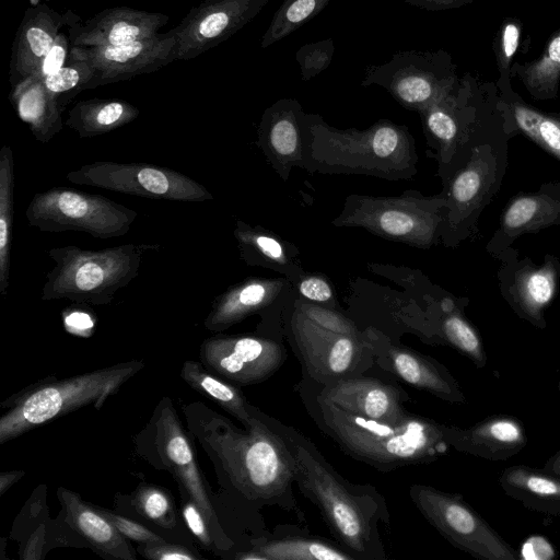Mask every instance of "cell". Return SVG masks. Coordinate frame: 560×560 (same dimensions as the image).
I'll list each match as a JSON object with an SVG mask.
<instances>
[{
  "mask_svg": "<svg viewBox=\"0 0 560 560\" xmlns=\"http://www.w3.org/2000/svg\"><path fill=\"white\" fill-rule=\"evenodd\" d=\"M183 413L223 487L249 501L295 510L292 455L257 407L250 404L252 417L243 429L201 401L183 405Z\"/></svg>",
  "mask_w": 560,
  "mask_h": 560,
  "instance_id": "6da1fadb",
  "label": "cell"
},
{
  "mask_svg": "<svg viewBox=\"0 0 560 560\" xmlns=\"http://www.w3.org/2000/svg\"><path fill=\"white\" fill-rule=\"evenodd\" d=\"M258 412L290 451L294 481L301 492L318 506L346 551L354 559L384 558L377 522L387 523L388 513L382 497L369 486L345 480L304 435L259 409Z\"/></svg>",
  "mask_w": 560,
  "mask_h": 560,
  "instance_id": "7a4b0ae2",
  "label": "cell"
},
{
  "mask_svg": "<svg viewBox=\"0 0 560 560\" xmlns=\"http://www.w3.org/2000/svg\"><path fill=\"white\" fill-rule=\"evenodd\" d=\"M303 167L311 173L361 174L387 180L412 179L418 154L405 125L380 119L369 128L338 129L317 114L303 119Z\"/></svg>",
  "mask_w": 560,
  "mask_h": 560,
  "instance_id": "3957f363",
  "label": "cell"
},
{
  "mask_svg": "<svg viewBox=\"0 0 560 560\" xmlns=\"http://www.w3.org/2000/svg\"><path fill=\"white\" fill-rule=\"evenodd\" d=\"M318 415L326 432L351 457L378 470L429 464L451 447L444 424L409 413L397 422L348 413L317 396Z\"/></svg>",
  "mask_w": 560,
  "mask_h": 560,
  "instance_id": "277c9868",
  "label": "cell"
},
{
  "mask_svg": "<svg viewBox=\"0 0 560 560\" xmlns=\"http://www.w3.org/2000/svg\"><path fill=\"white\" fill-rule=\"evenodd\" d=\"M144 368L132 360L65 378L40 380L1 404L0 444L92 405L100 409L109 396Z\"/></svg>",
  "mask_w": 560,
  "mask_h": 560,
  "instance_id": "5b68a950",
  "label": "cell"
},
{
  "mask_svg": "<svg viewBox=\"0 0 560 560\" xmlns=\"http://www.w3.org/2000/svg\"><path fill=\"white\" fill-rule=\"evenodd\" d=\"M151 244H124L102 249L74 245L48 249L55 267L42 288L43 301L70 300L78 304L106 305L137 276Z\"/></svg>",
  "mask_w": 560,
  "mask_h": 560,
  "instance_id": "8992f818",
  "label": "cell"
},
{
  "mask_svg": "<svg viewBox=\"0 0 560 560\" xmlns=\"http://www.w3.org/2000/svg\"><path fill=\"white\" fill-rule=\"evenodd\" d=\"M136 453L159 470L168 471L180 494L188 495L203 512L215 546L226 548L230 540L219 523L210 490L198 467L192 436L184 429L172 399L161 398L149 421L133 438Z\"/></svg>",
  "mask_w": 560,
  "mask_h": 560,
  "instance_id": "52a82bcc",
  "label": "cell"
},
{
  "mask_svg": "<svg viewBox=\"0 0 560 560\" xmlns=\"http://www.w3.org/2000/svg\"><path fill=\"white\" fill-rule=\"evenodd\" d=\"M447 200L408 190L398 197L350 195L335 226L363 228L383 238L427 249L441 237Z\"/></svg>",
  "mask_w": 560,
  "mask_h": 560,
  "instance_id": "ba28073f",
  "label": "cell"
},
{
  "mask_svg": "<svg viewBox=\"0 0 560 560\" xmlns=\"http://www.w3.org/2000/svg\"><path fill=\"white\" fill-rule=\"evenodd\" d=\"M138 212L104 196L51 187L31 199L25 218L40 232H83L95 238L127 234Z\"/></svg>",
  "mask_w": 560,
  "mask_h": 560,
  "instance_id": "9c48e42d",
  "label": "cell"
},
{
  "mask_svg": "<svg viewBox=\"0 0 560 560\" xmlns=\"http://www.w3.org/2000/svg\"><path fill=\"white\" fill-rule=\"evenodd\" d=\"M410 498L423 517L454 547L481 560H517L515 549L460 494L415 483Z\"/></svg>",
  "mask_w": 560,
  "mask_h": 560,
  "instance_id": "30bf717a",
  "label": "cell"
},
{
  "mask_svg": "<svg viewBox=\"0 0 560 560\" xmlns=\"http://www.w3.org/2000/svg\"><path fill=\"white\" fill-rule=\"evenodd\" d=\"M67 180L149 199L182 202L212 200L205 186L183 173L144 162L97 161L70 171Z\"/></svg>",
  "mask_w": 560,
  "mask_h": 560,
  "instance_id": "8fae6325",
  "label": "cell"
},
{
  "mask_svg": "<svg viewBox=\"0 0 560 560\" xmlns=\"http://www.w3.org/2000/svg\"><path fill=\"white\" fill-rule=\"evenodd\" d=\"M361 84L380 85L402 107L420 113L451 94L454 75L445 52L412 49L366 68Z\"/></svg>",
  "mask_w": 560,
  "mask_h": 560,
  "instance_id": "7c38bea8",
  "label": "cell"
},
{
  "mask_svg": "<svg viewBox=\"0 0 560 560\" xmlns=\"http://www.w3.org/2000/svg\"><path fill=\"white\" fill-rule=\"evenodd\" d=\"M285 355L279 342L254 336L215 335L205 339L199 349L200 362L210 372L240 386L267 380Z\"/></svg>",
  "mask_w": 560,
  "mask_h": 560,
  "instance_id": "4fadbf2b",
  "label": "cell"
},
{
  "mask_svg": "<svg viewBox=\"0 0 560 560\" xmlns=\"http://www.w3.org/2000/svg\"><path fill=\"white\" fill-rule=\"evenodd\" d=\"M176 36L173 31L137 42L100 47L71 46L69 59L89 62L95 70L90 89L130 80L154 72L176 61Z\"/></svg>",
  "mask_w": 560,
  "mask_h": 560,
  "instance_id": "5bb4252c",
  "label": "cell"
},
{
  "mask_svg": "<svg viewBox=\"0 0 560 560\" xmlns=\"http://www.w3.org/2000/svg\"><path fill=\"white\" fill-rule=\"evenodd\" d=\"M269 0H202L173 28L176 61L218 46L253 21Z\"/></svg>",
  "mask_w": 560,
  "mask_h": 560,
  "instance_id": "9a60e30c",
  "label": "cell"
},
{
  "mask_svg": "<svg viewBox=\"0 0 560 560\" xmlns=\"http://www.w3.org/2000/svg\"><path fill=\"white\" fill-rule=\"evenodd\" d=\"M292 330L304 363L314 377L331 378L347 374L357 364L362 342L357 329L322 326L295 308Z\"/></svg>",
  "mask_w": 560,
  "mask_h": 560,
  "instance_id": "2e32d148",
  "label": "cell"
},
{
  "mask_svg": "<svg viewBox=\"0 0 560 560\" xmlns=\"http://www.w3.org/2000/svg\"><path fill=\"white\" fill-rule=\"evenodd\" d=\"M299 101L281 98L267 107L257 129V144L284 180L293 167H303V119Z\"/></svg>",
  "mask_w": 560,
  "mask_h": 560,
  "instance_id": "e0dca14e",
  "label": "cell"
},
{
  "mask_svg": "<svg viewBox=\"0 0 560 560\" xmlns=\"http://www.w3.org/2000/svg\"><path fill=\"white\" fill-rule=\"evenodd\" d=\"M162 13L147 12L128 7L108 8L83 24L69 27L71 46H117L149 38L168 22Z\"/></svg>",
  "mask_w": 560,
  "mask_h": 560,
  "instance_id": "ac0fdd59",
  "label": "cell"
},
{
  "mask_svg": "<svg viewBox=\"0 0 560 560\" xmlns=\"http://www.w3.org/2000/svg\"><path fill=\"white\" fill-rule=\"evenodd\" d=\"M399 388L374 377H340L319 396L339 409L363 418L397 422L409 413L402 408Z\"/></svg>",
  "mask_w": 560,
  "mask_h": 560,
  "instance_id": "d6986e66",
  "label": "cell"
},
{
  "mask_svg": "<svg viewBox=\"0 0 560 560\" xmlns=\"http://www.w3.org/2000/svg\"><path fill=\"white\" fill-rule=\"evenodd\" d=\"M444 435L456 451L493 462L511 458L527 444L524 425L510 415L489 416L467 429L444 424Z\"/></svg>",
  "mask_w": 560,
  "mask_h": 560,
  "instance_id": "ffe728a7",
  "label": "cell"
},
{
  "mask_svg": "<svg viewBox=\"0 0 560 560\" xmlns=\"http://www.w3.org/2000/svg\"><path fill=\"white\" fill-rule=\"evenodd\" d=\"M45 3L25 11L12 46L10 83L12 86L36 73L60 28L69 20Z\"/></svg>",
  "mask_w": 560,
  "mask_h": 560,
  "instance_id": "44dd1931",
  "label": "cell"
},
{
  "mask_svg": "<svg viewBox=\"0 0 560 560\" xmlns=\"http://www.w3.org/2000/svg\"><path fill=\"white\" fill-rule=\"evenodd\" d=\"M288 285L284 278H247L231 285L212 301L206 329L221 332L270 305Z\"/></svg>",
  "mask_w": 560,
  "mask_h": 560,
  "instance_id": "7402d4cb",
  "label": "cell"
},
{
  "mask_svg": "<svg viewBox=\"0 0 560 560\" xmlns=\"http://www.w3.org/2000/svg\"><path fill=\"white\" fill-rule=\"evenodd\" d=\"M66 523L90 547L103 556L120 560H135L136 551L127 538L105 517L95 505L85 502L72 490H57Z\"/></svg>",
  "mask_w": 560,
  "mask_h": 560,
  "instance_id": "603a6c76",
  "label": "cell"
},
{
  "mask_svg": "<svg viewBox=\"0 0 560 560\" xmlns=\"http://www.w3.org/2000/svg\"><path fill=\"white\" fill-rule=\"evenodd\" d=\"M495 164L490 153L476 149L468 164L455 174L445 195L447 205L441 237L456 232L481 202L494 180Z\"/></svg>",
  "mask_w": 560,
  "mask_h": 560,
  "instance_id": "cb8c5ba5",
  "label": "cell"
},
{
  "mask_svg": "<svg viewBox=\"0 0 560 560\" xmlns=\"http://www.w3.org/2000/svg\"><path fill=\"white\" fill-rule=\"evenodd\" d=\"M386 355L395 374L409 385L452 404L466 401L457 381L436 360L395 346L387 348Z\"/></svg>",
  "mask_w": 560,
  "mask_h": 560,
  "instance_id": "d4e9b609",
  "label": "cell"
},
{
  "mask_svg": "<svg viewBox=\"0 0 560 560\" xmlns=\"http://www.w3.org/2000/svg\"><path fill=\"white\" fill-rule=\"evenodd\" d=\"M506 495L520 501L527 510L560 517V477L544 468L526 465L506 467L499 477Z\"/></svg>",
  "mask_w": 560,
  "mask_h": 560,
  "instance_id": "484cf974",
  "label": "cell"
},
{
  "mask_svg": "<svg viewBox=\"0 0 560 560\" xmlns=\"http://www.w3.org/2000/svg\"><path fill=\"white\" fill-rule=\"evenodd\" d=\"M12 88L10 101L21 120L37 141L49 142L63 128L62 109L43 79L34 73Z\"/></svg>",
  "mask_w": 560,
  "mask_h": 560,
  "instance_id": "4316f807",
  "label": "cell"
},
{
  "mask_svg": "<svg viewBox=\"0 0 560 560\" xmlns=\"http://www.w3.org/2000/svg\"><path fill=\"white\" fill-rule=\"evenodd\" d=\"M556 284L557 270L551 261L539 268H523L509 290L510 303L522 318L545 328L544 310L553 298Z\"/></svg>",
  "mask_w": 560,
  "mask_h": 560,
  "instance_id": "83f0119b",
  "label": "cell"
},
{
  "mask_svg": "<svg viewBox=\"0 0 560 560\" xmlns=\"http://www.w3.org/2000/svg\"><path fill=\"white\" fill-rule=\"evenodd\" d=\"M139 114L135 105L124 100L91 98L78 102L69 110L65 125L80 138H92L133 121Z\"/></svg>",
  "mask_w": 560,
  "mask_h": 560,
  "instance_id": "f1b7e54d",
  "label": "cell"
},
{
  "mask_svg": "<svg viewBox=\"0 0 560 560\" xmlns=\"http://www.w3.org/2000/svg\"><path fill=\"white\" fill-rule=\"evenodd\" d=\"M233 234L241 259L247 265L277 270L288 278H292L300 269L284 247V243L269 231L237 220Z\"/></svg>",
  "mask_w": 560,
  "mask_h": 560,
  "instance_id": "f546056e",
  "label": "cell"
},
{
  "mask_svg": "<svg viewBox=\"0 0 560 560\" xmlns=\"http://www.w3.org/2000/svg\"><path fill=\"white\" fill-rule=\"evenodd\" d=\"M428 144L435 151L440 165H447L464 140L457 100L448 94L419 113Z\"/></svg>",
  "mask_w": 560,
  "mask_h": 560,
  "instance_id": "4dcf8cb0",
  "label": "cell"
},
{
  "mask_svg": "<svg viewBox=\"0 0 560 560\" xmlns=\"http://www.w3.org/2000/svg\"><path fill=\"white\" fill-rule=\"evenodd\" d=\"M250 551L236 556L241 560H352L349 552L329 542L305 537H282L252 541Z\"/></svg>",
  "mask_w": 560,
  "mask_h": 560,
  "instance_id": "1f68e13d",
  "label": "cell"
},
{
  "mask_svg": "<svg viewBox=\"0 0 560 560\" xmlns=\"http://www.w3.org/2000/svg\"><path fill=\"white\" fill-rule=\"evenodd\" d=\"M180 376L185 383L202 396L213 400L236 418L243 427L252 417L250 404L234 384L210 372L201 362H184Z\"/></svg>",
  "mask_w": 560,
  "mask_h": 560,
  "instance_id": "d6a6232c",
  "label": "cell"
},
{
  "mask_svg": "<svg viewBox=\"0 0 560 560\" xmlns=\"http://www.w3.org/2000/svg\"><path fill=\"white\" fill-rule=\"evenodd\" d=\"M560 202L546 195H529L515 198L504 212L502 231L509 236L536 231L557 222Z\"/></svg>",
  "mask_w": 560,
  "mask_h": 560,
  "instance_id": "836d02e7",
  "label": "cell"
},
{
  "mask_svg": "<svg viewBox=\"0 0 560 560\" xmlns=\"http://www.w3.org/2000/svg\"><path fill=\"white\" fill-rule=\"evenodd\" d=\"M10 145L0 150V293L7 294L10 278V258L13 223L14 168Z\"/></svg>",
  "mask_w": 560,
  "mask_h": 560,
  "instance_id": "e575fe53",
  "label": "cell"
},
{
  "mask_svg": "<svg viewBox=\"0 0 560 560\" xmlns=\"http://www.w3.org/2000/svg\"><path fill=\"white\" fill-rule=\"evenodd\" d=\"M330 0H283L262 35L260 47L267 48L289 36L319 14Z\"/></svg>",
  "mask_w": 560,
  "mask_h": 560,
  "instance_id": "d590c367",
  "label": "cell"
},
{
  "mask_svg": "<svg viewBox=\"0 0 560 560\" xmlns=\"http://www.w3.org/2000/svg\"><path fill=\"white\" fill-rule=\"evenodd\" d=\"M439 330L445 343L467 357L478 369L486 366L488 359L482 339L459 311H444Z\"/></svg>",
  "mask_w": 560,
  "mask_h": 560,
  "instance_id": "8d00e7d4",
  "label": "cell"
},
{
  "mask_svg": "<svg viewBox=\"0 0 560 560\" xmlns=\"http://www.w3.org/2000/svg\"><path fill=\"white\" fill-rule=\"evenodd\" d=\"M94 77L95 70L89 62L68 58L62 68L43 78V83L63 110L77 94L90 89Z\"/></svg>",
  "mask_w": 560,
  "mask_h": 560,
  "instance_id": "74e56055",
  "label": "cell"
},
{
  "mask_svg": "<svg viewBox=\"0 0 560 560\" xmlns=\"http://www.w3.org/2000/svg\"><path fill=\"white\" fill-rule=\"evenodd\" d=\"M132 504L141 516L155 525L172 529L177 524L175 504L167 489L141 483L133 492Z\"/></svg>",
  "mask_w": 560,
  "mask_h": 560,
  "instance_id": "f35d334b",
  "label": "cell"
},
{
  "mask_svg": "<svg viewBox=\"0 0 560 560\" xmlns=\"http://www.w3.org/2000/svg\"><path fill=\"white\" fill-rule=\"evenodd\" d=\"M560 79V33L548 44L545 54L524 69L523 81L536 95H552Z\"/></svg>",
  "mask_w": 560,
  "mask_h": 560,
  "instance_id": "ab89813d",
  "label": "cell"
},
{
  "mask_svg": "<svg viewBox=\"0 0 560 560\" xmlns=\"http://www.w3.org/2000/svg\"><path fill=\"white\" fill-rule=\"evenodd\" d=\"M514 118L518 128L560 160V120L545 116L528 107L516 105Z\"/></svg>",
  "mask_w": 560,
  "mask_h": 560,
  "instance_id": "60d3db41",
  "label": "cell"
},
{
  "mask_svg": "<svg viewBox=\"0 0 560 560\" xmlns=\"http://www.w3.org/2000/svg\"><path fill=\"white\" fill-rule=\"evenodd\" d=\"M334 52L335 44L331 38L301 46L295 54V60L302 80L308 81L326 70L331 63Z\"/></svg>",
  "mask_w": 560,
  "mask_h": 560,
  "instance_id": "b9f144b4",
  "label": "cell"
},
{
  "mask_svg": "<svg viewBox=\"0 0 560 560\" xmlns=\"http://www.w3.org/2000/svg\"><path fill=\"white\" fill-rule=\"evenodd\" d=\"M180 497L182 514L187 527L205 548H211L215 542L203 512L188 495Z\"/></svg>",
  "mask_w": 560,
  "mask_h": 560,
  "instance_id": "7bdbcfd3",
  "label": "cell"
},
{
  "mask_svg": "<svg viewBox=\"0 0 560 560\" xmlns=\"http://www.w3.org/2000/svg\"><path fill=\"white\" fill-rule=\"evenodd\" d=\"M96 509L107 517L110 523L128 539L137 541L138 544L155 542L164 540L161 536L153 533L140 523L130 518L116 514L104 508L96 506Z\"/></svg>",
  "mask_w": 560,
  "mask_h": 560,
  "instance_id": "ee69618b",
  "label": "cell"
},
{
  "mask_svg": "<svg viewBox=\"0 0 560 560\" xmlns=\"http://www.w3.org/2000/svg\"><path fill=\"white\" fill-rule=\"evenodd\" d=\"M138 552L150 560H198L200 556L189 548L165 540L140 544Z\"/></svg>",
  "mask_w": 560,
  "mask_h": 560,
  "instance_id": "f6af8a7d",
  "label": "cell"
},
{
  "mask_svg": "<svg viewBox=\"0 0 560 560\" xmlns=\"http://www.w3.org/2000/svg\"><path fill=\"white\" fill-rule=\"evenodd\" d=\"M70 38L62 32L56 37L51 48L45 56L39 70L36 72L42 79L62 68L69 57Z\"/></svg>",
  "mask_w": 560,
  "mask_h": 560,
  "instance_id": "bcb514c9",
  "label": "cell"
},
{
  "mask_svg": "<svg viewBox=\"0 0 560 560\" xmlns=\"http://www.w3.org/2000/svg\"><path fill=\"white\" fill-rule=\"evenodd\" d=\"M299 293L308 301L330 303L334 305V293L327 280L319 276H301L298 282Z\"/></svg>",
  "mask_w": 560,
  "mask_h": 560,
  "instance_id": "7dc6e473",
  "label": "cell"
},
{
  "mask_svg": "<svg viewBox=\"0 0 560 560\" xmlns=\"http://www.w3.org/2000/svg\"><path fill=\"white\" fill-rule=\"evenodd\" d=\"M63 325L69 334L88 338L95 328V318L81 310H68L63 312Z\"/></svg>",
  "mask_w": 560,
  "mask_h": 560,
  "instance_id": "c3c4849f",
  "label": "cell"
},
{
  "mask_svg": "<svg viewBox=\"0 0 560 560\" xmlns=\"http://www.w3.org/2000/svg\"><path fill=\"white\" fill-rule=\"evenodd\" d=\"M520 31L514 23H508L502 33V59L503 66L508 67L518 45Z\"/></svg>",
  "mask_w": 560,
  "mask_h": 560,
  "instance_id": "681fc988",
  "label": "cell"
},
{
  "mask_svg": "<svg viewBox=\"0 0 560 560\" xmlns=\"http://www.w3.org/2000/svg\"><path fill=\"white\" fill-rule=\"evenodd\" d=\"M406 3L430 11L455 9L472 0H404Z\"/></svg>",
  "mask_w": 560,
  "mask_h": 560,
  "instance_id": "f907efd6",
  "label": "cell"
},
{
  "mask_svg": "<svg viewBox=\"0 0 560 560\" xmlns=\"http://www.w3.org/2000/svg\"><path fill=\"white\" fill-rule=\"evenodd\" d=\"M45 538V527L39 526L27 540L21 559H40Z\"/></svg>",
  "mask_w": 560,
  "mask_h": 560,
  "instance_id": "816d5d0a",
  "label": "cell"
},
{
  "mask_svg": "<svg viewBox=\"0 0 560 560\" xmlns=\"http://www.w3.org/2000/svg\"><path fill=\"white\" fill-rule=\"evenodd\" d=\"M25 471L23 470H12L1 472L0 475V495H3L9 488H11L15 482H18L23 476Z\"/></svg>",
  "mask_w": 560,
  "mask_h": 560,
  "instance_id": "f5cc1de1",
  "label": "cell"
},
{
  "mask_svg": "<svg viewBox=\"0 0 560 560\" xmlns=\"http://www.w3.org/2000/svg\"><path fill=\"white\" fill-rule=\"evenodd\" d=\"M542 468L560 477V450L547 459Z\"/></svg>",
  "mask_w": 560,
  "mask_h": 560,
  "instance_id": "db71d44e",
  "label": "cell"
},
{
  "mask_svg": "<svg viewBox=\"0 0 560 560\" xmlns=\"http://www.w3.org/2000/svg\"><path fill=\"white\" fill-rule=\"evenodd\" d=\"M558 389H559V395H560V370H559V382H558Z\"/></svg>",
  "mask_w": 560,
  "mask_h": 560,
  "instance_id": "11a10c76",
  "label": "cell"
}]
</instances>
